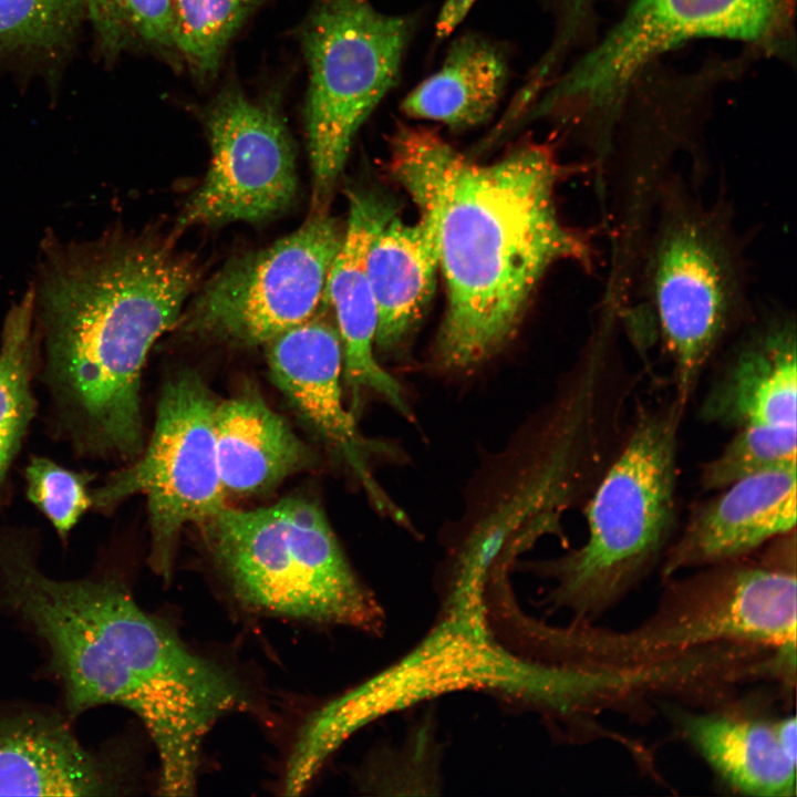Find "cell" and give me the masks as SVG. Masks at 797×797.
<instances>
[{"instance_id":"6da1fadb","label":"cell","mask_w":797,"mask_h":797,"mask_svg":"<svg viewBox=\"0 0 797 797\" xmlns=\"http://www.w3.org/2000/svg\"><path fill=\"white\" fill-rule=\"evenodd\" d=\"M390 169L417 208L437 217L447 302L433 355L443 372H470L500 352L553 266L597 269L592 232L559 213L557 189L570 168L547 144L482 164L405 127L392 141Z\"/></svg>"},{"instance_id":"7a4b0ae2","label":"cell","mask_w":797,"mask_h":797,"mask_svg":"<svg viewBox=\"0 0 797 797\" xmlns=\"http://www.w3.org/2000/svg\"><path fill=\"white\" fill-rule=\"evenodd\" d=\"M42 251L32 292L45 379L86 446L135 458L142 370L178 321L195 267L167 242L115 231L82 242L48 239Z\"/></svg>"},{"instance_id":"3957f363","label":"cell","mask_w":797,"mask_h":797,"mask_svg":"<svg viewBox=\"0 0 797 797\" xmlns=\"http://www.w3.org/2000/svg\"><path fill=\"white\" fill-rule=\"evenodd\" d=\"M755 309L732 203L724 194L705 199L674 170L659 193L621 333L645 368L662 346L673 395L687 406L707 364Z\"/></svg>"},{"instance_id":"277c9868","label":"cell","mask_w":797,"mask_h":797,"mask_svg":"<svg viewBox=\"0 0 797 797\" xmlns=\"http://www.w3.org/2000/svg\"><path fill=\"white\" fill-rule=\"evenodd\" d=\"M685 410L674 395L636 406L619 451L583 504L587 540L536 566L556 582L550 603L572 611L577 622L586 623L619 602L672 542Z\"/></svg>"},{"instance_id":"5b68a950","label":"cell","mask_w":797,"mask_h":797,"mask_svg":"<svg viewBox=\"0 0 797 797\" xmlns=\"http://www.w3.org/2000/svg\"><path fill=\"white\" fill-rule=\"evenodd\" d=\"M232 596L267 615L379 634L383 612L349 563L322 508L302 496L227 506L198 526Z\"/></svg>"},{"instance_id":"8992f818","label":"cell","mask_w":797,"mask_h":797,"mask_svg":"<svg viewBox=\"0 0 797 797\" xmlns=\"http://www.w3.org/2000/svg\"><path fill=\"white\" fill-rule=\"evenodd\" d=\"M796 575L793 530L752 555L669 579L655 611L632 630L584 625L581 654L592 664L635 669L713 645L796 653Z\"/></svg>"},{"instance_id":"52a82bcc","label":"cell","mask_w":797,"mask_h":797,"mask_svg":"<svg viewBox=\"0 0 797 797\" xmlns=\"http://www.w3.org/2000/svg\"><path fill=\"white\" fill-rule=\"evenodd\" d=\"M407 31L368 0H322L311 13L302 44L314 214L324 213L355 134L396 81Z\"/></svg>"},{"instance_id":"ba28073f","label":"cell","mask_w":797,"mask_h":797,"mask_svg":"<svg viewBox=\"0 0 797 797\" xmlns=\"http://www.w3.org/2000/svg\"><path fill=\"white\" fill-rule=\"evenodd\" d=\"M787 0H634L622 19L539 104L567 110L587 134L588 155L607 156L622 95L655 55L687 39L760 41L783 24Z\"/></svg>"},{"instance_id":"9c48e42d","label":"cell","mask_w":797,"mask_h":797,"mask_svg":"<svg viewBox=\"0 0 797 797\" xmlns=\"http://www.w3.org/2000/svg\"><path fill=\"white\" fill-rule=\"evenodd\" d=\"M217 401L201 377L183 372L164 385L151 439L126 468L91 493L107 509L130 496L147 501L148 562L164 581L172 577L183 530L200 526L226 507L216 453Z\"/></svg>"},{"instance_id":"30bf717a","label":"cell","mask_w":797,"mask_h":797,"mask_svg":"<svg viewBox=\"0 0 797 797\" xmlns=\"http://www.w3.org/2000/svg\"><path fill=\"white\" fill-rule=\"evenodd\" d=\"M343 232L334 218L317 213L271 246L230 260L193 301L183 330L251 348L307 321L323 299Z\"/></svg>"},{"instance_id":"8fae6325","label":"cell","mask_w":797,"mask_h":797,"mask_svg":"<svg viewBox=\"0 0 797 797\" xmlns=\"http://www.w3.org/2000/svg\"><path fill=\"white\" fill-rule=\"evenodd\" d=\"M210 163L186 201L180 228L260 221L297 195L291 136L280 114L239 90L224 92L206 114Z\"/></svg>"},{"instance_id":"7c38bea8","label":"cell","mask_w":797,"mask_h":797,"mask_svg":"<svg viewBox=\"0 0 797 797\" xmlns=\"http://www.w3.org/2000/svg\"><path fill=\"white\" fill-rule=\"evenodd\" d=\"M479 625L470 613L451 619L402 663L313 712L308 718L312 738L337 749L379 715L451 690L496 687L530 697L538 683L536 664L511 658Z\"/></svg>"},{"instance_id":"4fadbf2b","label":"cell","mask_w":797,"mask_h":797,"mask_svg":"<svg viewBox=\"0 0 797 797\" xmlns=\"http://www.w3.org/2000/svg\"><path fill=\"white\" fill-rule=\"evenodd\" d=\"M64 711L34 704L0 708V796H123L136 788L121 743L89 747Z\"/></svg>"},{"instance_id":"5bb4252c","label":"cell","mask_w":797,"mask_h":797,"mask_svg":"<svg viewBox=\"0 0 797 797\" xmlns=\"http://www.w3.org/2000/svg\"><path fill=\"white\" fill-rule=\"evenodd\" d=\"M267 345L273 383L303 421L348 464L372 504L384 514L403 519L371 472L370 457L376 444L361 434L353 413L345 408L342 344L337 325L315 313Z\"/></svg>"},{"instance_id":"9a60e30c","label":"cell","mask_w":797,"mask_h":797,"mask_svg":"<svg viewBox=\"0 0 797 797\" xmlns=\"http://www.w3.org/2000/svg\"><path fill=\"white\" fill-rule=\"evenodd\" d=\"M698 416L726 428L797 427V325L794 311L756 307L732 337Z\"/></svg>"},{"instance_id":"2e32d148","label":"cell","mask_w":797,"mask_h":797,"mask_svg":"<svg viewBox=\"0 0 797 797\" xmlns=\"http://www.w3.org/2000/svg\"><path fill=\"white\" fill-rule=\"evenodd\" d=\"M797 464L768 469L717 490L698 504L663 559V580L759 550L795 530Z\"/></svg>"},{"instance_id":"e0dca14e","label":"cell","mask_w":797,"mask_h":797,"mask_svg":"<svg viewBox=\"0 0 797 797\" xmlns=\"http://www.w3.org/2000/svg\"><path fill=\"white\" fill-rule=\"evenodd\" d=\"M395 213L373 193H351L341 246L328 273L323 301L332 306L342 344L344 380L355 405L362 391L381 396L403 416L412 412L405 391L374 354L377 313L366 270L370 242Z\"/></svg>"},{"instance_id":"ac0fdd59","label":"cell","mask_w":797,"mask_h":797,"mask_svg":"<svg viewBox=\"0 0 797 797\" xmlns=\"http://www.w3.org/2000/svg\"><path fill=\"white\" fill-rule=\"evenodd\" d=\"M683 738L734 790L796 796V717L764 720L735 712H673Z\"/></svg>"},{"instance_id":"d6986e66","label":"cell","mask_w":797,"mask_h":797,"mask_svg":"<svg viewBox=\"0 0 797 797\" xmlns=\"http://www.w3.org/2000/svg\"><path fill=\"white\" fill-rule=\"evenodd\" d=\"M420 218L405 224L396 215L373 236L366 270L375 301V348H401L422 320L433 297L439 270L438 225L435 213L418 209Z\"/></svg>"},{"instance_id":"ffe728a7","label":"cell","mask_w":797,"mask_h":797,"mask_svg":"<svg viewBox=\"0 0 797 797\" xmlns=\"http://www.w3.org/2000/svg\"><path fill=\"white\" fill-rule=\"evenodd\" d=\"M216 453L225 491H266L309 467L311 449L257 391L217 403Z\"/></svg>"},{"instance_id":"44dd1931","label":"cell","mask_w":797,"mask_h":797,"mask_svg":"<svg viewBox=\"0 0 797 797\" xmlns=\"http://www.w3.org/2000/svg\"><path fill=\"white\" fill-rule=\"evenodd\" d=\"M85 20L84 0H0V73L56 96Z\"/></svg>"},{"instance_id":"7402d4cb","label":"cell","mask_w":797,"mask_h":797,"mask_svg":"<svg viewBox=\"0 0 797 797\" xmlns=\"http://www.w3.org/2000/svg\"><path fill=\"white\" fill-rule=\"evenodd\" d=\"M506 64L494 46L474 37L455 42L443 65L401 104L411 117L465 128L494 114L506 82Z\"/></svg>"},{"instance_id":"603a6c76","label":"cell","mask_w":797,"mask_h":797,"mask_svg":"<svg viewBox=\"0 0 797 797\" xmlns=\"http://www.w3.org/2000/svg\"><path fill=\"white\" fill-rule=\"evenodd\" d=\"M32 288L6 318L0 348V484L34 415L31 372L35 350Z\"/></svg>"},{"instance_id":"cb8c5ba5","label":"cell","mask_w":797,"mask_h":797,"mask_svg":"<svg viewBox=\"0 0 797 797\" xmlns=\"http://www.w3.org/2000/svg\"><path fill=\"white\" fill-rule=\"evenodd\" d=\"M94 54L105 64L134 51L174 48L170 0H84Z\"/></svg>"},{"instance_id":"d4e9b609","label":"cell","mask_w":797,"mask_h":797,"mask_svg":"<svg viewBox=\"0 0 797 797\" xmlns=\"http://www.w3.org/2000/svg\"><path fill=\"white\" fill-rule=\"evenodd\" d=\"M174 48L203 76L214 75L222 55L261 0H170Z\"/></svg>"},{"instance_id":"484cf974","label":"cell","mask_w":797,"mask_h":797,"mask_svg":"<svg viewBox=\"0 0 797 797\" xmlns=\"http://www.w3.org/2000/svg\"><path fill=\"white\" fill-rule=\"evenodd\" d=\"M734 431L723 449L702 466L704 490L717 491L748 476L796 464L797 427L751 425Z\"/></svg>"},{"instance_id":"4316f807","label":"cell","mask_w":797,"mask_h":797,"mask_svg":"<svg viewBox=\"0 0 797 797\" xmlns=\"http://www.w3.org/2000/svg\"><path fill=\"white\" fill-rule=\"evenodd\" d=\"M27 497L65 538L92 506L90 476L66 469L45 457H33L25 468Z\"/></svg>"},{"instance_id":"83f0119b","label":"cell","mask_w":797,"mask_h":797,"mask_svg":"<svg viewBox=\"0 0 797 797\" xmlns=\"http://www.w3.org/2000/svg\"><path fill=\"white\" fill-rule=\"evenodd\" d=\"M475 0H446L438 13L435 31L436 37L447 38L464 20Z\"/></svg>"},{"instance_id":"f1b7e54d","label":"cell","mask_w":797,"mask_h":797,"mask_svg":"<svg viewBox=\"0 0 797 797\" xmlns=\"http://www.w3.org/2000/svg\"><path fill=\"white\" fill-rule=\"evenodd\" d=\"M592 0H563L568 11V18L577 22L584 14Z\"/></svg>"}]
</instances>
